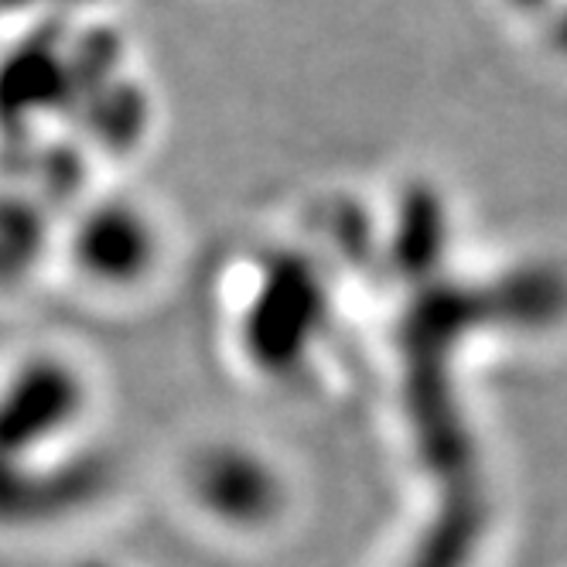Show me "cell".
Returning a JSON list of instances; mask_svg holds the SVG:
<instances>
[{
	"label": "cell",
	"mask_w": 567,
	"mask_h": 567,
	"mask_svg": "<svg viewBox=\"0 0 567 567\" xmlns=\"http://www.w3.org/2000/svg\"><path fill=\"white\" fill-rule=\"evenodd\" d=\"M151 226L131 206H113L86 216L75 239V264L96 277H131L151 257Z\"/></svg>",
	"instance_id": "cell-1"
}]
</instances>
